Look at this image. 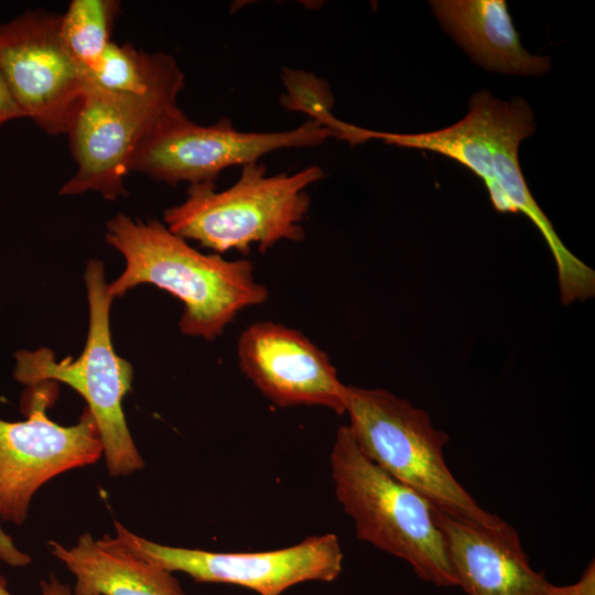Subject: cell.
Returning <instances> with one entry per match:
<instances>
[{
	"label": "cell",
	"mask_w": 595,
	"mask_h": 595,
	"mask_svg": "<svg viewBox=\"0 0 595 595\" xmlns=\"http://www.w3.org/2000/svg\"><path fill=\"white\" fill-rule=\"evenodd\" d=\"M105 238L125 259L123 271L108 283L110 296L122 298L141 284L169 292L184 305L183 335L214 340L241 311L269 298L250 260L203 253L156 219L118 213L108 220Z\"/></svg>",
	"instance_id": "obj_1"
},
{
	"label": "cell",
	"mask_w": 595,
	"mask_h": 595,
	"mask_svg": "<svg viewBox=\"0 0 595 595\" xmlns=\"http://www.w3.org/2000/svg\"><path fill=\"white\" fill-rule=\"evenodd\" d=\"M324 177L315 164L292 174L268 175L262 163H250L225 190L217 191L213 181L190 184L186 198L164 210V225L218 255L247 253L251 245L262 253L283 240L300 242L311 206L306 190Z\"/></svg>",
	"instance_id": "obj_2"
},
{
	"label": "cell",
	"mask_w": 595,
	"mask_h": 595,
	"mask_svg": "<svg viewBox=\"0 0 595 595\" xmlns=\"http://www.w3.org/2000/svg\"><path fill=\"white\" fill-rule=\"evenodd\" d=\"M329 464L335 495L359 540L407 561L422 581L458 586L432 504L372 463L348 425L336 432Z\"/></svg>",
	"instance_id": "obj_3"
},
{
	"label": "cell",
	"mask_w": 595,
	"mask_h": 595,
	"mask_svg": "<svg viewBox=\"0 0 595 595\" xmlns=\"http://www.w3.org/2000/svg\"><path fill=\"white\" fill-rule=\"evenodd\" d=\"M88 301V333L82 354L61 360L50 348L20 349L14 354V379L28 387L57 381L78 392L87 403L102 443L108 472L127 476L141 469L144 462L133 442L122 410L130 391L133 369L113 347L110 309L104 262L91 259L84 272Z\"/></svg>",
	"instance_id": "obj_4"
},
{
	"label": "cell",
	"mask_w": 595,
	"mask_h": 595,
	"mask_svg": "<svg viewBox=\"0 0 595 595\" xmlns=\"http://www.w3.org/2000/svg\"><path fill=\"white\" fill-rule=\"evenodd\" d=\"M534 129L522 98L501 101L487 94L455 129L448 158L483 181L497 212L522 213L539 229L555 261L561 300L569 305L594 296L595 271L564 246L526 183L518 149Z\"/></svg>",
	"instance_id": "obj_5"
},
{
	"label": "cell",
	"mask_w": 595,
	"mask_h": 595,
	"mask_svg": "<svg viewBox=\"0 0 595 595\" xmlns=\"http://www.w3.org/2000/svg\"><path fill=\"white\" fill-rule=\"evenodd\" d=\"M345 413L359 450L390 476L456 516L483 524L502 520L454 478L443 454L450 436L424 410L385 389L347 386Z\"/></svg>",
	"instance_id": "obj_6"
},
{
	"label": "cell",
	"mask_w": 595,
	"mask_h": 595,
	"mask_svg": "<svg viewBox=\"0 0 595 595\" xmlns=\"http://www.w3.org/2000/svg\"><path fill=\"white\" fill-rule=\"evenodd\" d=\"M183 87V73L140 94L113 93L88 84L66 132L76 171L60 195L96 192L110 201L126 195L125 178L142 143L183 113L177 106Z\"/></svg>",
	"instance_id": "obj_7"
},
{
	"label": "cell",
	"mask_w": 595,
	"mask_h": 595,
	"mask_svg": "<svg viewBox=\"0 0 595 595\" xmlns=\"http://www.w3.org/2000/svg\"><path fill=\"white\" fill-rule=\"evenodd\" d=\"M332 132L307 119L284 131L244 132L229 119L194 123L183 112L163 123L140 147L131 163L138 172L171 185L213 181L230 166H245L277 150L323 144Z\"/></svg>",
	"instance_id": "obj_8"
},
{
	"label": "cell",
	"mask_w": 595,
	"mask_h": 595,
	"mask_svg": "<svg viewBox=\"0 0 595 595\" xmlns=\"http://www.w3.org/2000/svg\"><path fill=\"white\" fill-rule=\"evenodd\" d=\"M116 539L133 554L196 582L247 587L259 595H281L307 581L333 582L342 572L343 552L333 533L313 536L292 547L261 552H212L159 544L115 521Z\"/></svg>",
	"instance_id": "obj_9"
},
{
	"label": "cell",
	"mask_w": 595,
	"mask_h": 595,
	"mask_svg": "<svg viewBox=\"0 0 595 595\" xmlns=\"http://www.w3.org/2000/svg\"><path fill=\"white\" fill-rule=\"evenodd\" d=\"M0 71L25 118L66 133L88 82L66 50L60 15L28 10L0 24Z\"/></svg>",
	"instance_id": "obj_10"
},
{
	"label": "cell",
	"mask_w": 595,
	"mask_h": 595,
	"mask_svg": "<svg viewBox=\"0 0 595 595\" xmlns=\"http://www.w3.org/2000/svg\"><path fill=\"white\" fill-rule=\"evenodd\" d=\"M46 382L32 388L28 419H0V519L22 524L32 497L61 473L94 464L104 453L97 424L87 408L75 425L63 426L45 410ZM31 388V387H30Z\"/></svg>",
	"instance_id": "obj_11"
},
{
	"label": "cell",
	"mask_w": 595,
	"mask_h": 595,
	"mask_svg": "<svg viewBox=\"0 0 595 595\" xmlns=\"http://www.w3.org/2000/svg\"><path fill=\"white\" fill-rule=\"evenodd\" d=\"M237 357L241 372L273 404L346 412L347 386L327 354L300 331L271 321L255 322L241 332Z\"/></svg>",
	"instance_id": "obj_12"
},
{
	"label": "cell",
	"mask_w": 595,
	"mask_h": 595,
	"mask_svg": "<svg viewBox=\"0 0 595 595\" xmlns=\"http://www.w3.org/2000/svg\"><path fill=\"white\" fill-rule=\"evenodd\" d=\"M458 586L469 595H547L554 585L534 571L517 531L505 520L483 524L432 504Z\"/></svg>",
	"instance_id": "obj_13"
},
{
	"label": "cell",
	"mask_w": 595,
	"mask_h": 595,
	"mask_svg": "<svg viewBox=\"0 0 595 595\" xmlns=\"http://www.w3.org/2000/svg\"><path fill=\"white\" fill-rule=\"evenodd\" d=\"M431 8L443 28L480 66L509 75H542L550 58L522 45L505 0H435Z\"/></svg>",
	"instance_id": "obj_14"
},
{
	"label": "cell",
	"mask_w": 595,
	"mask_h": 595,
	"mask_svg": "<svg viewBox=\"0 0 595 595\" xmlns=\"http://www.w3.org/2000/svg\"><path fill=\"white\" fill-rule=\"evenodd\" d=\"M76 578L74 595H186L172 572L127 550L116 538L82 534L72 548L50 541Z\"/></svg>",
	"instance_id": "obj_15"
},
{
	"label": "cell",
	"mask_w": 595,
	"mask_h": 595,
	"mask_svg": "<svg viewBox=\"0 0 595 595\" xmlns=\"http://www.w3.org/2000/svg\"><path fill=\"white\" fill-rule=\"evenodd\" d=\"M183 73L166 53H148L129 43L110 42L86 73L89 85L113 93L140 94Z\"/></svg>",
	"instance_id": "obj_16"
},
{
	"label": "cell",
	"mask_w": 595,
	"mask_h": 595,
	"mask_svg": "<svg viewBox=\"0 0 595 595\" xmlns=\"http://www.w3.org/2000/svg\"><path fill=\"white\" fill-rule=\"evenodd\" d=\"M119 11L115 0H73L60 15L62 41L85 75L111 42Z\"/></svg>",
	"instance_id": "obj_17"
},
{
	"label": "cell",
	"mask_w": 595,
	"mask_h": 595,
	"mask_svg": "<svg viewBox=\"0 0 595 595\" xmlns=\"http://www.w3.org/2000/svg\"><path fill=\"white\" fill-rule=\"evenodd\" d=\"M281 80L284 87L281 106L288 111L305 113L331 131L337 118L332 111L335 99L328 83L313 73L288 67L282 69Z\"/></svg>",
	"instance_id": "obj_18"
},
{
	"label": "cell",
	"mask_w": 595,
	"mask_h": 595,
	"mask_svg": "<svg viewBox=\"0 0 595 595\" xmlns=\"http://www.w3.org/2000/svg\"><path fill=\"white\" fill-rule=\"evenodd\" d=\"M547 595H595V564L592 561L574 584L555 586Z\"/></svg>",
	"instance_id": "obj_19"
},
{
	"label": "cell",
	"mask_w": 595,
	"mask_h": 595,
	"mask_svg": "<svg viewBox=\"0 0 595 595\" xmlns=\"http://www.w3.org/2000/svg\"><path fill=\"white\" fill-rule=\"evenodd\" d=\"M25 118L0 71V127L11 120Z\"/></svg>",
	"instance_id": "obj_20"
},
{
	"label": "cell",
	"mask_w": 595,
	"mask_h": 595,
	"mask_svg": "<svg viewBox=\"0 0 595 595\" xmlns=\"http://www.w3.org/2000/svg\"><path fill=\"white\" fill-rule=\"evenodd\" d=\"M0 560L12 566H25L32 562L30 555L21 552L0 526Z\"/></svg>",
	"instance_id": "obj_21"
},
{
	"label": "cell",
	"mask_w": 595,
	"mask_h": 595,
	"mask_svg": "<svg viewBox=\"0 0 595 595\" xmlns=\"http://www.w3.org/2000/svg\"><path fill=\"white\" fill-rule=\"evenodd\" d=\"M42 595H74L68 585L61 583L51 575L47 581L41 582Z\"/></svg>",
	"instance_id": "obj_22"
},
{
	"label": "cell",
	"mask_w": 595,
	"mask_h": 595,
	"mask_svg": "<svg viewBox=\"0 0 595 595\" xmlns=\"http://www.w3.org/2000/svg\"><path fill=\"white\" fill-rule=\"evenodd\" d=\"M0 595H12L7 587L6 578L2 576H0Z\"/></svg>",
	"instance_id": "obj_23"
}]
</instances>
